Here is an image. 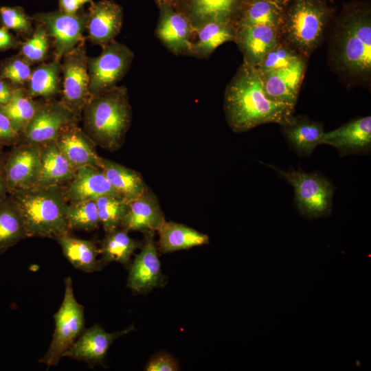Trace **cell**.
<instances>
[{
	"label": "cell",
	"mask_w": 371,
	"mask_h": 371,
	"mask_svg": "<svg viewBox=\"0 0 371 371\" xmlns=\"http://www.w3.org/2000/svg\"><path fill=\"white\" fill-rule=\"evenodd\" d=\"M281 126V132L289 146L298 155L307 157L321 144L325 133L322 122L304 115H292Z\"/></svg>",
	"instance_id": "24"
},
{
	"label": "cell",
	"mask_w": 371,
	"mask_h": 371,
	"mask_svg": "<svg viewBox=\"0 0 371 371\" xmlns=\"http://www.w3.org/2000/svg\"><path fill=\"white\" fill-rule=\"evenodd\" d=\"M100 224L105 232L120 227L128 209V203L122 197L106 195L95 200Z\"/></svg>",
	"instance_id": "36"
},
{
	"label": "cell",
	"mask_w": 371,
	"mask_h": 371,
	"mask_svg": "<svg viewBox=\"0 0 371 371\" xmlns=\"http://www.w3.org/2000/svg\"><path fill=\"white\" fill-rule=\"evenodd\" d=\"M273 169L294 189V201L299 213L308 219H316L330 214L335 186L324 176L289 169L284 171L271 164Z\"/></svg>",
	"instance_id": "6"
},
{
	"label": "cell",
	"mask_w": 371,
	"mask_h": 371,
	"mask_svg": "<svg viewBox=\"0 0 371 371\" xmlns=\"http://www.w3.org/2000/svg\"><path fill=\"white\" fill-rule=\"evenodd\" d=\"M100 168L128 203L139 196L147 188L141 174L120 164L102 157Z\"/></svg>",
	"instance_id": "29"
},
{
	"label": "cell",
	"mask_w": 371,
	"mask_h": 371,
	"mask_svg": "<svg viewBox=\"0 0 371 371\" xmlns=\"http://www.w3.org/2000/svg\"><path fill=\"white\" fill-rule=\"evenodd\" d=\"M60 11L67 14H75L82 4L78 0H58Z\"/></svg>",
	"instance_id": "46"
},
{
	"label": "cell",
	"mask_w": 371,
	"mask_h": 371,
	"mask_svg": "<svg viewBox=\"0 0 371 371\" xmlns=\"http://www.w3.org/2000/svg\"><path fill=\"white\" fill-rule=\"evenodd\" d=\"M85 132L95 145L115 151L121 147L131 121L127 90L115 86L91 97L84 107Z\"/></svg>",
	"instance_id": "3"
},
{
	"label": "cell",
	"mask_w": 371,
	"mask_h": 371,
	"mask_svg": "<svg viewBox=\"0 0 371 371\" xmlns=\"http://www.w3.org/2000/svg\"><path fill=\"white\" fill-rule=\"evenodd\" d=\"M48 47V35L44 28L40 26L32 36L22 45L21 54L29 63L38 62L44 59Z\"/></svg>",
	"instance_id": "39"
},
{
	"label": "cell",
	"mask_w": 371,
	"mask_h": 371,
	"mask_svg": "<svg viewBox=\"0 0 371 371\" xmlns=\"http://www.w3.org/2000/svg\"><path fill=\"white\" fill-rule=\"evenodd\" d=\"M123 21L122 8L111 0L91 3L87 14V29L91 41L102 47L120 33Z\"/></svg>",
	"instance_id": "20"
},
{
	"label": "cell",
	"mask_w": 371,
	"mask_h": 371,
	"mask_svg": "<svg viewBox=\"0 0 371 371\" xmlns=\"http://www.w3.org/2000/svg\"><path fill=\"white\" fill-rule=\"evenodd\" d=\"M54 142L76 170L87 166L100 168L102 157L97 153L96 145L76 122L64 128Z\"/></svg>",
	"instance_id": "21"
},
{
	"label": "cell",
	"mask_w": 371,
	"mask_h": 371,
	"mask_svg": "<svg viewBox=\"0 0 371 371\" xmlns=\"http://www.w3.org/2000/svg\"><path fill=\"white\" fill-rule=\"evenodd\" d=\"M304 58L286 44L278 41L255 67L260 74L289 67Z\"/></svg>",
	"instance_id": "37"
},
{
	"label": "cell",
	"mask_w": 371,
	"mask_h": 371,
	"mask_svg": "<svg viewBox=\"0 0 371 371\" xmlns=\"http://www.w3.org/2000/svg\"><path fill=\"white\" fill-rule=\"evenodd\" d=\"M155 34L161 43L175 55L189 54L194 27L189 19L174 7L159 5Z\"/></svg>",
	"instance_id": "14"
},
{
	"label": "cell",
	"mask_w": 371,
	"mask_h": 371,
	"mask_svg": "<svg viewBox=\"0 0 371 371\" xmlns=\"http://www.w3.org/2000/svg\"><path fill=\"white\" fill-rule=\"evenodd\" d=\"M87 57L83 44H78L64 56L63 98L60 101L78 116L91 98Z\"/></svg>",
	"instance_id": "9"
},
{
	"label": "cell",
	"mask_w": 371,
	"mask_h": 371,
	"mask_svg": "<svg viewBox=\"0 0 371 371\" xmlns=\"http://www.w3.org/2000/svg\"><path fill=\"white\" fill-rule=\"evenodd\" d=\"M155 232L154 230L144 232L141 250L129 267L127 286L138 293H146L164 282Z\"/></svg>",
	"instance_id": "13"
},
{
	"label": "cell",
	"mask_w": 371,
	"mask_h": 371,
	"mask_svg": "<svg viewBox=\"0 0 371 371\" xmlns=\"http://www.w3.org/2000/svg\"><path fill=\"white\" fill-rule=\"evenodd\" d=\"M236 27L234 23L208 21L194 28L189 55L208 57L221 45L234 41Z\"/></svg>",
	"instance_id": "25"
},
{
	"label": "cell",
	"mask_w": 371,
	"mask_h": 371,
	"mask_svg": "<svg viewBox=\"0 0 371 371\" xmlns=\"http://www.w3.org/2000/svg\"><path fill=\"white\" fill-rule=\"evenodd\" d=\"M16 45V40L3 26L0 27V51H4Z\"/></svg>",
	"instance_id": "44"
},
{
	"label": "cell",
	"mask_w": 371,
	"mask_h": 371,
	"mask_svg": "<svg viewBox=\"0 0 371 371\" xmlns=\"http://www.w3.org/2000/svg\"><path fill=\"white\" fill-rule=\"evenodd\" d=\"M78 1L80 3V4H83L85 3L91 1V0H78Z\"/></svg>",
	"instance_id": "49"
},
{
	"label": "cell",
	"mask_w": 371,
	"mask_h": 371,
	"mask_svg": "<svg viewBox=\"0 0 371 371\" xmlns=\"http://www.w3.org/2000/svg\"><path fill=\"white\" fill-rule=\"evenodd\" d=\"M146 371H177L179 366L177 359L167 352H159L152 357L146 363Z\"/></svg>",
	"instance_id": "41"
},
{
	"label": "cell",
	"mask_w": 371,
	"mask_h": 371,
	"mask_svg": "<svg viewBox=\"0 0 371 371\" xmlns=\"http://www.w3.org/2000/svg\"><path fill=\"white\" fill-rule=\"evenodd\" d=\"M285 8L270 0H247L235 23L236 29L256 25L280 28Z\"/></svg>",
	"instance_id": "31"
},
{
	"label": "cell",
	"mask_w": 371,
	"mask_h": 371,
	"mask_svg": "<svg viewBox=\"0 0 371 371\" xmlns=\"http://www.w3.org/2000/svg\"><path fill=\"white\" fill-rule=\"evenodd\" d=\"M39 149L41 173L37 186H62L73 178L76 170L54 142L40 146Z\"/></svg>",
	"instance_id": "26"
},
{
	"label": "cell",
	"mask_w": 371,
	"mask_h": 371,
	"mask_svg": "<svg viewBox=\"0 0 371 371\" xmlns=\"http://www.w3.org/2000/svg\"><path fill=\"white\" fill-rule=\"evenodd\" d=\"M5 171L9 194L37 186L41 173L39 146H12L7 154Z\"/></svg>",
	"instance_id": "12"
},
{
	"label": "cell",
	"mask_w": 371,
	"mask_h": 371,
	"mask_svg": "<svg viewBox=\"0 0 371 371\" xmlns=\"http://www.w3.org/2000/svg\"><path fill=\"white\" fill-rule=\"evenodd\" d=\"M14 89V87L10 82L0 78V106L10 101Z\"/></svg>",
	"instance_id": "45"
},
{
	"label": "cell",
	"mask_w": 371,
	"mask_h": 371,
	"mask_svg": "<svg viewBox=\"0 0 371 371\" xmlns=\"http://www.w3.org/2000/svg\"><path fill=\"white\" fill-rule=\"evenodd\" d=\"M35 19L54 39L56 60L74 49L82 41L87 28V15L67 14L60 11L41 13Z\"/></svg>",
	"instance_id": "11"
},
{
	"label": "cell",
	"mask_w": 371,
	"mask_h": 371,
	"mask_svg": "<svg viewBox=\"0 0 371 371\" xmlns=\"http://www.w3.org/2000/svg\"><path fill=\"white\" fill-rule=\"evenodd\" d=\"M9 194L21 210L27 238L54 239L69 232L66 219L68 203L62 186H36Z\"/></svg>",
	"instance_id": "4"
},
{
	"label": "cell",
	"mask_w": 371,
	"mask_h": 371,
	"mask_svg": "<svg viewBox=\"0 0 371 371\" xmlns=\"http://www.w3.org/2000/svg\"><path fill=\"white\" fill-rule=\"evenodd\" d=\"M0 20L2 26L20 33L31 30V20L21 7H0Z\"/></svg>",
	"instance_id": "40"
},
{
	"label": "cell",
	"mask_w": 371,
	"mask_h": 371,
	"mask_svg": "<svg viewBox=\"0 0 371 371\" xmlns=\"http://www.w3.org/2000/svg\"><path fill=\"white\" fill-rule=\"evenodd\" d=\"M62 189L69 203L95 201L106 195L122 197L100 168L89 166L77 169L73 178L62 186Z\"/></svg>",
	"instance_id": "18"
},
{
	"label": "cell",
	"mask_w": 371,
	"mask_h": 371,
	"mask_svg": "<svg viewBox=\"0 0 371 371\" xmlns=\"http://www.w3.org/2000/svg\"><path fill=\"white\" fill-rule=\"evenodd\" d=\"M306 63V59L302 58L289 67L260 74L267 97L274 102L295 108Z\"/></svg>",
	"instance_id": "16"
},
{
	"label": "cell",
	"mask_w": 371,
	"mask_h": 371,
	"mask_svg": "<svg viewBox=\"0 0 371 371\" xmlns=\"http://www.w3.org/2000/svg\"><path fill=\"white\" fill-rule=\"evenodd\" d=\"M333 14L324 0H291L279 28V40L307 59L321 43Z\"/></svg>",
	"instance_id": "5"
},
{
	"label": "cell",
	"mask_w": 371,
	"mask_h": 371,
	"mask_svg": "<svg viewBox=\"0 0 371 371\" xmlns=\"http://www.w3.org/2000/svg\"><path fill=\"white\" fill-rule=\"evenodd\" d=\"M321 144L333 146L340 156L369 153L371 149V117H356L333 131L325 132Z\"/></svg>",
	"instance_id": "17"
},
{
	"label": "cell",
	"mask_w": 371,
	"mask_h": 371,
	"mask_svg": "<svg viewBox=\"0 0 371 371\" xmlns=\"http://www.w3.org/2000/svg\"><path fill=\"white\" fill-rule=\"evenodd\" d=\"M59 60L41 65L34 70L29 79L27 91L30 98L42 97L48 98L59 91L60 71Z\"/></svg>",
	"instance_id": "34"
},
{
	"label": "cell",
	"mask_w": 371,
	"mask_h": 371,
	"mask_svg": "<svg viewBox=\"0 0 371 371\" xmlns=\"http://www.w3.org/2000/svg\"><path fill=\"white\" fill-rule=\"evenodd\" d=\"M134 54L125 45L113 41L97 57L88 58L91 97L115 87L128 71Z\"/></svg>",
	"instance_id": "8"
},
{
	"label": "cell",
	"mask_w": 371,
	"mask_h": 371,
	"mask_svg": "<svg viewBox=\"0 0 371 371\" xmlns=\"http://www.w3.org/2000/svg\"><path fill=\"white\" fill-rule=\"evenodd\" d=\"M20 133L13 126L5 114L0 109V148L19 143Z\"/></svg>",
	"instance_id": "42"
},
{
	"label": "cell",
	"mask_w": 371,
	"mask_h": 371,
	"mask_svg": "<svg viewBox=\"0 0 371 371\" xmlns=\"http://www.w3.org/2000/svg\"><path fill=\"white\" fill-rule=\"evenodd\" d=\"M41 104L32 100L21 87H14L10 101L0 109L12 122L20 135L36 114Z\"/></svg>",
	"instance_id": "33"
},
{
	"label": "cell",
	"mask_w": 371,
	"mask_h": 371,
	"mask_svg": "<svg viewBox=\"0 0 371 371\" xmlns=\"http://www.w3.org/2000/svg\"><path fill=\"white\" fill-rule=\"evenodd\" d=\"M278 27L268 25L236 28L234 42L243 54V60L256 67L278 42Z\"/></svg>",
	"instance_id": "23"
},
{
	"label": "cell",
	"mask_w": 371,
	"mask_h": 371,
	"mask_svg": "<svg viewBox=\"0 0 371 371\" xmlns=\"http://www.w3.org/2000/svg\"><path fill=\"white\" fill-rule=\"evenodd\" d=\"M30 63L22 56H13L0 64V78L10 82L14 87L29 80L32 71Z\"/></svg>",
	"instance_id": "38"
},
{
	"label": "cell",
	"mask_w": 371,
	"mask_h": 371,
	"mask_svg": "<svg viewBox=\"0 0 371 371\" xmlns=\"http://www.w3.org/2000/svg\"><path fill=\"white\" fill-rule=\"evenodd\" d=\"M157 232V249L161 254L188 249L209 243L207 235L176 222L166 221Z\"/></svg>",
	"instance_id": "28"
},
{
	"label": "cell",
	"mask_w": 371,
	"mask_h": 371,
	"mask_svg": "<svg viewBox=\"0 0 371 371\" xmlns=\"http://www.w3.org/2000/svg\"><path fill=\"white\" fill-rule=\"evenodd\" d=\"M286 8L291 0H270Z\"/></svg>",
	"instance_id": "48"
},
{
	"label": "cell",
	"mask_w": 371,
	"mask_h": 371,
	"mask_svg": "<svg viewBox=\"0 0 371 371\" xmlns=\"http://www.w3.org/2000/svg\"><path fill=\"white\" fill-rule=\"evenodd\" d=\"M66 219L69 229L93 231L100 224L95 201L68 203Z\"/></svg>",
	"instance_id": "35"
},
{
	"label": "cell",
	"mask_w": 371,
	"mask_h": 371,
	"mask_svg": "<svg viewBox=\"0 0 371 371\" xmlns=\"http://www.w3.org/2000/svg\"><path fill=\"white\" fill-rule=\"evenodd\" d=\"M158 6L166 5L175 8L177 0H155Z\"/></svg>",
	"instance_id": "47"
},
{
	"label": "cell",
	"mask_w": 371,
	"mask_h": 371,
	"mask_svg": "<svg viewBox=\"0 0 371 371\" xmlns=\"http://www.w3.org/2000/svg\"><path fill=\"white\" fill-rule=\"evenodd\" d=\"M247 0H177L175 8L196 27L208 21L235 23Z\"/></svg>",
	"instance_id": "19"
},
{
	"label": "cell",
	"mask_w": 371,
	"mask_h": 371,
	"mask_svg": "<svg viewBox=\"0 0 371 371\" xmlns=\"http://www.w3.org/2000/svg\"><path fill=\"white\" fill-rule=\"evenodd\" d=\"M294 107L273 101L264 91L260 74L245 60L227 85L224 98L226 120L236 133L267 123L282 125L293 115Z\"/></svg>",
	"instance_id": "2"
},
{
	"label": "cell",
	"mask_w": 371,
	"mask_h": 371,
	"mask_svg": "<svg viewBox=\"0 0 371 371\" xmlns=\"http://www.w3.org/2000/svg\"><path fill=\"white\" fill-rule=\"evenodd\" d=\"M134 330V326H131L120 331L108 333L100 325L95 324L83 330L63 357H69L89 365L101 363L113 342Z\"/></svg>",
	"instance_id": "15"
},
{
	"label": "cell",
	"mask_w": 371,
	"mask_h": 371,
	"mask_svg": "<svg viewBox=\"0 0 371 371\" xmlns=\"http://www.w3.org/2000/svg\"><path fill=\"white\" fill-rule=\"evenodd\" d=\"M329 40L330 62L343 78L367 82L371 76V10L350 3L338 15Z\"/></svg>",
	"instance_id": "1"
},
{
	"label": "cell",
	"mask_w": 371,
	"mask_h": 371,
	"mask_svg": "<svg viewBox=\"0 0 371 371\" xmlns=\"http://www.w3.org/2000/svg\"><path fill=\"white\" fill-rule=\"evenodd\" d=\"M27 238L24 220L13 197L0 202V254Z\"/></svg>",
	"instance_id": "30"
},
{
	"label": "cell",
	"mask_w": 371,
	"mask_h": 371,
	"mask_svg": "<svg viewBox=\"0 0 371 371\" xmlns=\"http://www.w3.org/2000/svg\"><path fill=\"white\" fill-rule=\"evenodd\" d=\"M54 240L74 268L86 273H93L103 267L98 258L100 249L93 241L73 236L69 232L56 236Z\"/></svg>",
	"instance_id": "27"
},
{
	"label": "cell",
	"mask_w": 371,
	"mask_h": 371,
	"mask_svg": "<svg viewBox=\"0 0 371 371\" xmlns=\"http://www.w3.org/2000/svg\"><path fill=\"white\" fill-rule=\"evenodd\" d=\"M165 221L156 195L147 187L139 196L128 203L120 227L127 232L157 231Z\"/></svg>",
	"instance_id": "22"
},
{
	"label": "cell",
	"mask_w": 371,
	"mask_h": 371,
	"mask_svg": "<svg viewBox=\"0 0 371 371\" xmlns=\"http://www.w3.org/2000/svg\"><path fill=\"white\" fill-rule=\"evenodd\" d=\"M106 234L100 249V260L102 265L117 262L128 265L131 256L140 246V243L131 238L123 229L117 228Z\"/></svg>",
	"instance_id": "32"
},
{
	"label": "cell",
	"mask_w": 371,
	"mask_h": 371,
	"mask_svg": "<svg viewBox=\"0 0 371 371\" xmlns=\"http://www.w3.org/2000/svg\"><path fill=\"white\" fill-rule=\"evenodd\" d=\"M77 117L61 102L41 104L19 144L40 146L54 142L64 128L76 122Z\"/></svg>",
	"instance_id": "10"
},
{
	"label": "cell",
	"mask_w": 371,
	"mask_h": 371,
	"mask_svg": "<svg viewBox=\"0 0 371 371\" xmlns=\"http://www.w3.org/2000/svg\"><path fill=\"white\" fill-rule=\"evenodd\" d=\"M8 153L0 148V202L9 194V190L6 181L5 163Z\"/></svg>",
	"instance_id": "43"
},
{
	"label": "cell",
	"mask_w": 371,
	"mask_h": 371,
	"mask_svg": "<svg viewBox=\"0 0 371 371\" xmlns=\"http://www.w3.org/2000/svg\"><path fill=\"white\" fill-rule=\"evenodd\" d=\"M64 285L63 302L53 316L55 328L51 343L45 354L38 360L47 368L58 366L63 354L83 331L85 324L84 306L78 303L75 297L70 276L65 279Z\"/></svg>",
	"instance_id": "7"
}]
</instances>
